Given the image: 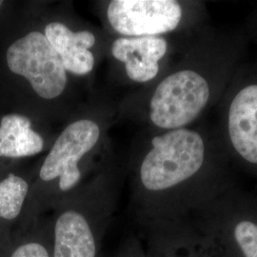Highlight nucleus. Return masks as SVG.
<instances>
[{
  "label": "nucleus",
  "instance_id": "f03ea898",
  "mask_svg": "<svg viewBox=\"0 0 257 257\" xmlns=\"http://www.w3.org/2000/svg\"><path fill=\"white\" fill-rule=\"evenodd\" d=\"M6 59L10 71L25 77L40 97L54 99L64 92L66 70L44 34L31 32L15 41Z\"/></svg>",
  "mask_w": 257,
  "mask_h": 257
},
{
  "label": "nucleus",
  "instance_id": "7ed1b4c3",
  "mask_svg": "<svg viewBox=\"0 0 257 257\" xmlns=\"http://www.w3.org/2000/svg\"><path fill=\"white\" fill-rule=\"evenodd\" d=\"M209 97V84L200 74L189 70L177 72L157 86L150 117L159 128H181L196 118Z\"/></svg>",
  "mask_w": 257,
  "mask_h": 257
},
{
  "label": "nucleus",
  "instance_id": "20e7f679",
  "mask_svg": "<svg viewBox=\"0 0 257 257\" xmlns=\"http://www.w3.org/2000/svg\"><path fill=\"white\" fill-rule=\"evenodd\" d=\"M107 16L111 27L128 37H156L174 31L182 9L173 0H113Z\"/></svg>",
  "mask_w": 257,
  "mask_h": 257
},
{
  "label": "nucleus",
  "instance_id": "ddd939ff",
  "mask_svg": "<svg viewBox=\"0 0 257 257\" xmlns=\"http://www.w3.org/2000/svg\"><path fill=\"white\" fill-rule=\"evenodd\" d=\"M11 257H49V253L41 244L33 242L19 247Z\"/></svg>",
  "mask_w": 257,
  "mask_h": 257
},
{
  "label": "nucleus",
  "instance_id": "f257e3e1",
  "mask_svg": "<svg viewBox=\"0 0 257 257\" xmlns=\"http://www.w3.org/2000/svg\"><path fill=\"white\" fill-rule=\"evenodd\" d=\"M153 149L140 168V177L150 191H163L195 175L202 167L203 139L197 133L176 128L156 137Z\"/></svg>",
  "mask_w": 257,
  "mask_h": 257
},
{
  "label": "nucleus",
  "instance_id": "9b49d317",
  "mask_svg": "<svg viewBox=\"0 0 257 257\" xmlns=\"http://www.w3.org/2000/svg\"><path fill=\"white\" fill-rule=\"evenodd\" d=\"M28 184L23 178L10 174L0 182V217H18L27 196Z\"/></svg>",
  "mask_w": 257,
  "mask_h": 257
},
{
  "label": "nucleus",
  "instance_id": "423d86ee",
  "mask_svg": "<svg viewBox=\"0 0 257 257\" xmlns=\"http://www.w3.org/2000/svg\"><path fill=\"white\" fill-rule=\"evenodd\" d=\"M167 48V41L162 37H121L112 43L111 54L125 64L132 80L147 82L158 74V63L166 55Z\"/></svg>",
  "mask_w": 257,
  "mask_h": 257
},
{
  "label": "nucleus",
  "instance_id": "6e6552de",
  "mask_svg": "<svg viewBox=\"0 0 257 257\" xmlns=\"http://www.w3.org/2000/svg\"><path fill=\"white\" fill-rule=\"evenodd\" d=\"M44 35L66 71L78 75L92 72L94 57L89 49L95 44V37L91 32H73L60 22H52L47 25Z\"/></svg>",
  "mask_w": 257,
  "mask_h": 257
},
{
  "label": "nucleus",
  "instance_id": "4468645a",
  "mask_svg": "<svg viewBox=\"0 0 257 257\" xmlns=\"http://www.w3.org/2000/svg\"><path fill=\"white\" fill-rule=\"evenodd\" d=\"M2 4H3V1H1V0H0V8H1V6H2Z\"/></svg>",
  "mask_w": 257,
  "mask_h": 257
},
{
  "label": "nucleus",
  "instance_id": "9d476101",
  "mask_svg": "<svg viewBox=\"0 0 257 257\" xmlns=\"http://www.w3.org/2000/svg\"><path fill=\"white\" fill-rule=\"evenodd\" d=\"M43 138L21 114H8L0 123V156L19 158L35 156L43 149Z\"/></svg>",
  "mask_w": 257,
  "mask_h": 257
},
{
  "label": "nucleus",
  "instance_id": "0eeeda50",
  "mask_svg": "<svg viewBox=\"0 0 257 257\" xmlns=\"http://www.w3.org/2000/svg\"><path fill=\"white\" fill-rule=\"evenodd\" d=\"M229 134L239 155L257 164V85L242 89L233 98L229 111Z\"/></svg>",
  "mask_w": 257,
  "mask_h": 257
},
{
  "label": "nucleus",
  "instance_id": "1a4fd4ad",
  "mask_svg": "<svg viewBox=\"0 0 257 257\" xmlns=\"http://www.w3.org/2000/svg\"><path fill=\"white\" fill-rule=\"evenodd\" d=\"M96 247L91 227L81 213L63 212L55 227L54 257H95Z\"/></svg>",
  "mask_w": 257,
  "mask_h": 257
},
{
  "label": "nucleus",
  "instance_id": "f8f14e48",
  "mask_svg": "<svg viewBox=\"0 0 257 257\" xmlns=\"http://www.w3.org/2000/svg\"><path fill=\"white\" fill-rule=\"evenodd\" d=\"M234 236L246 257H257V225L242 221L236 226Z\"/></svg>",
  "mask_w": 257,
  "mask_h": 257
},
{
  "label": "nucleus",
  "instance_id": "39448f33",
  "mask_svg": "<svg viewBox=\"0 0 257 257\" xmlns=\"http://www.w3.org/2000/svg\"><path fill=\"white\" fill-rule=\"evenodd\" d=\"M100 130L92 120H77L70 124L56 139L40 169L39 176L44 181L59 177V188L68 191L81 177L79 160L98 141Z\"/></svg>",
  "mask_w": 257,
  "mask_h": 257
}]
</instances>
